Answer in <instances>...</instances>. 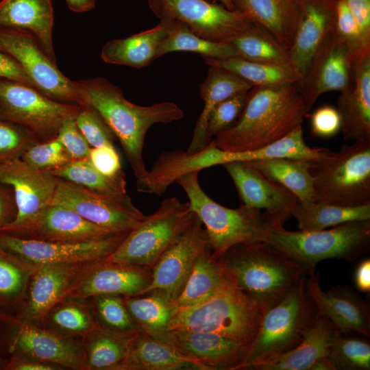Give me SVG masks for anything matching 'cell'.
Returning a JSON list of instances; mask_svg holds the SVG:
<instances>
[{
    "label": "cell",
    "mask_w": 370,
    "mask_h": 370,
    "mask_svg": "<svg viewBox=\"0 0 370 370\" xmlns=\"http://www.w3.org/2000/svg\"><path fill=\"white\" fill-rule=\"evenodd\" d=\"M309 110L298 82L280 86H254L247 92L237 120L212 140L219 149L239 152L268 145L301 125Z\"/></svg>",
    "instance_id": "obj_1"
},
{
    "label": "cell",
    "mask_w": 370,
    "mask_h": 370,
    "mask_svg": "<svg viewBox=\"0 0 370 370\" xmlns=\"http://www.w3.org/2000/svg\"><path fill=\"white\" fill-rule=\"evenodd\" d=\"M82 99L81 106L95 110L120 141L137 179L147 170L143 161L146 134L156 123L168 124L184 117L175 103L162 101L149 106L129 101L122 90L103 77L75 81Z\"/></svg>",
    "instance_id": "obj_2"
},
{
    "label": "cell",
    "mask_w": 370,
    "mask_h": 370,
    "mask_svg": "<svg viewBox=\"0 0 370 370\" xmlns=\"http://www.w3.org/2000/svg\"><path fill=\"white\" fill-rule=\"evenodd\" d=\"M236 285L264 314L305 277L308 268L271 243L236 245L221 258Z\"/></svg>",
    "instance_id": "obj_3"
},
{
    "label": "cell",
    "mask_w": 370,
    "mask_h": 370,
    "mask_svg": "<svg viewBox=\"0 0 370 370\" xmlns=\"http://www.w3.org/2000/svg\"><path fill=\"white\" fill-rule=\"evenodd\" d=\"M199 173H187L175 182L186 193L191 210L204 226L216 258H221L236 245L267 241L271 232L278 229L262 210L243 204L236 208H229L217 203L200 186Z\"/></svg>",
    "instance_id": "obj_4"
},
{
    "label": "cell",
    "mask_w": 370,
    "mask_h": 370,
    "mask_svg": "<svg viewBox=\"0 0 370 370\" xmlns=\"http://www.w3.org/2000/svg\"><path fill=\"white\" fill-rule=\"evenodd\" d=\"M262 315L259 306L234 285L199 303L176 310L167 329L215 333L249 345Z\"/></svg>",
    "instance_id": "obj_5"
},
{
    "label": "cell",
    "mask_w": 370,
    "mask_h": 370,
    "mask_svg": "<svg viewBox=\"0 0 370 370\" xmlns=\"http://www.w3.org/2000/svg\"><path fill=\"white\" fill-rule=\"evenodd\" d=\"M309 170L315 202L344 207L370 204V139L311 160Z\"/></svg>",
    "instance_id": "obj_6"
},
{
    "label": "cell",
    "mask_w": 370,
    "mask_h": 370,
    "mask_svg": "<svg viewBox=\"0 0 370 370\" xmlns=\"http://www.w3.org/2000/svg\"><path fill=\"white\" fill-rule=\"evenodd\" d=\"M304 280L305 277L280 302L263 314L258 332L237 370L249 369L262 360L288 352L303 340L317 316L305 290Z\"/></svg>",
    "instance_id": "obj_7"
},
{
    "label": "cell",
    "mask_w": 370,
    "mask_h": 370,
    "mask_svg": "<svg viewBox=\"0 0 370 370\" xmlns=\"http://www.w3.org/2000/svg\"><path fill=\"white\" fill-rule=\"evenodd\" d=\"M286 254L315 269L318 262L330 258L353 261L370 247V220L347 222L328 230L288 231L274 230L267 240Z\"/></svg>",
    "instance_id": "obj_8"
},
{
    "label": "cell",
    "mask_w": 370,
    "mask_h": 370,
    "mask_svg": "<svg viewBox=\"0 0 370 370\" xmlns=\"http://www.w3.org/2000/svg\"><path fill=\"white\" fill-rule=\"evenodd\" d=\"M195 213L177 197L162 201L153 214L125 236L106 260L151 269L161 255L190 221Z\"/></svg>",
    "instance_id": "obj_9"
},
{
    "label": "cell",
    "mask_w": 370,
    "mask_h": 370,
    "mask_svg": "<svg viewBox=\"0 0 370 370\" xmlns=\"http://www.w3.org/2000/svg\"><path fill=\"white\" fill-rule=\"evenodd\" d=\"M80 107L53 100L27 84L0 79V119L22 127L38 142L56 138Z\"/></svg>",
    "instance_id": "obj_10"
},
{
    "label": "cell",
    "mask_w": 370,
    "mask_h": 370,
    "mask_svg": "<svg viewBox=\"0 0 370 370\" xmlns=\"http://www.w3.org/2000/svg\"><path fill=\"white\" fill-rule=\"evenodd\" d=\"M0 51L18 64L40 92L60 102L82 106L75 81L59 70L32 35L0 28Z\"/></svg>",
    "instance_id": "obj_11"
},
{
    "label": "cell",
    "mask_w": 370,
    "mask_h": 370,
    "mask_svg": "<svg viewBox=\"0 0 370 370\" xmlns=\"http://www.w3.org/2000/svg\"><path fill=\"white\" fill-rule=\"evenodd\" d=\"M51 204L69 208L114 234L130 232L146 217L133 204L127 193L103 195L59 179Z\"/></svg>",
    "instance_id": "obj_12"
},
{
    "label": "cell",
    "mask_w": 370,
    "mask_h": 370,
    "mask_svg": "<svg viewBox=\"0 0 370 370\" xmlns=\"http://www.w3.org/2000/svg\"><path fill=\"white\" fill-rule=\"evenodd\" d=\"M58 182L49 171L34 168L21 158L0 161V182L12 188L17 208L14 220L2 233L26 237L51 204Z\"/></svg>",
    "instance_id": "obj_13"
},
{
    "label": "cell",
    "mask_w": 370,
    "mask_h": 370,
    "mask_svg": "<svg viewBox=\"0 0 370 370\" xmlns=\"http://www.w3.org/2000/svg\"><path fill=\"white\" fill-rule=\"evenodd\" d=\"M210 247L206 229L195 214L151 269L143 295L156 293L172 303L180 295L199 255Z\"/></svg>",
    "instance_id": "obj_14"
},
{
    "label": "cell",
    "mask_w": 370,
    "mask_h": 370,
    "mask_svg": "<svg viewBox=\"0 0 370 370\" xmlns=\"http://www.w3.org/2000/svg\"><path fill=\"white\" fill-rule=\"evenodd\" d=\"M153 14L174 19L193 34L213 41L229 42L252 23L242 14L209 0H147Z\"/></svg>",
    "instance_id": "obj_15"
},
{
    "label": "cell",
    "mask_w": 370,
    "mask_h": 370,
    "mask_svg": "<svg viewBox=\"0 0 370 370\" xmlns=\"http://www.w3.org/2000/svg\"><path fill=\"white\" fill-rule=\"evenodd\" d=\"M129 232L80 243L49 242L1 233L0 246L37 267L51 263L92 262L110 256Z\"/></svg>",
    "instance_id": "obj_16"
},
{
    "label": "cell",
    "mask_w": 370,
    "mask_h": 370,
    "mask_svg": "<svg viewBox=\"0 0 370 370\" xmlns=\"http://www.w3.org/2000/svg\"><path fill=\"white\" fill-rule=\"evenodd\" d=\"M354 57L334 27L314 53L298 82L309 110L321 95L341 92L347 86Z\"/></svg>",
    "instance_id": "obj_17"
},
{
    "label": "cell",
    "mask_w": 370,
    "mask_h": 370,
    "mask_svg": "<svg viewBox=\"0 0 370 370\" xmlns=\"http://www.w3.org/2000/svg\"><path fill=\"white\" fill-rule=\"evenodd\" d=\"M150 334L197 362L203 370H237L249 346L211 332L167 329Z\"/></svg>",
    "instance_id": "obj_18"
},
{
    "label": "cell",
    "mask_w": 370,
    "mask_h": 370,
    "mask_svg": "<svg viewBox=\"0 0 370 370\" xmlns=\"http://www.w3.org/2000/svg\"><path fill=\"white\" fill-rule=\"evenodd\" d=\"M151 281V269L103 258L86 264L66 299H87L104 294L140 296Z\"/></svg>",
    "instance_id": "obj_19"
},
{
    "label": "cell",
    "mask_w": 370,
    "mask_h": 370,
    "mask_svg": "<svg viewBox=\"0 0 370 370\" xmlns=\"http://www.w3.org/2000/svg\"><path fill=\"white\" fill-rule=\"evenodd\" d=\"M222 166L231 177L242 204L263 210L278 229L284 227L292 217L297 197L246 162H232Z\"/></svg>",
    "instance_id": "obj_20"
},
{
    "label": "cell",
    "mask_w": 370,
    "mask_h": 370,
    "mask_svg": "<svg viewBox=\"0 0 370 370\" xmlns=\"http://www.w3.org/2000/svg\"><path fill=\"white\" fill-rule=\"evenodd\" d=\"M306 273L305 290L312 300L317 314L327 317L341 334L355 332L369 337V306L360 295L345 285L324 291L315 269H308Z\"/></svg>",
    "instance_id": "obj_21"
},
{
    "label": "cell",
    "mask_w": 370,
    "mask_h": 370,
    "mask_svg": "<svg viewBox=\"0 0 370 370\" xmlns=\"http://www.w3.org/2000/svg\"><path fill=\"white\" fill-rule=\"evenodd\" d=\"M10 352L41 362L84 370L82 342L53 330L19 323Z\"/></svg>",
    "instance_id": "obj_22"
},
{
    "label": "cell",
    "mask_w": 370,
    "mask_h": 370,
    "mask_svg": "<svg viewBox=\"0 0 370 370\" xmlns=\"http://www.w3.org/2000/svg\"><path fill=\"white\" fill-rule=\"evenodd\" d=\"M336 109L345 140L370 139V46L354 57L350 81L340 92Z\"/></svg>",
    "instance_id": "obj_23"
},
{
    "label": "cell",
    "mask_w": 370,
    "mask_h": 370,
    "mask_svg": "<svg viewBox=\"0 0 370 370\" xmlns=\"http://www.w3.org/2000/svg\"><path fill=\"white\" fill-rule=\"evenodd\" d=\"M87 262L39 266L32 276L29 298L19 323H32L44 319L53 306L66 298Z\"/></svg>",
    "instance_id": "obj_24"
},
{
    "label": "cell",
    "mask_w": 370,
    "mask_h": 370,
    "mask_svg": "<svg viewBox=\"0 0 370 370\" xmlns=\"http://www.w3.org/2000/svg\"><path fill=\"white\" fill-rule=\"evenodd\" d=\"M338 1L297 0V25L289 52L292 64L302 75L314 53L335 26Z\"/></svg>",
    "instance_id": "obj_25"
},
{
    "label": "cell",
    "mask_w": 370,
    "mask_h": 370,
    "mask_svg": "<svg viewBox=\"0 0 370 370\" xmlns=\"http://www.w3.org/2000/svg\"><path fill=\"white\" fill-rule=\"evenodd\" d=\"M114 234L84 219L62 206L49 204L25 237L49 242L80 243L99 241Z\"/></svg>",
    "instance_id": "obj_26"
},
{
    "label": "cell",
    "mask_w": 370,
    "mask_h": 370,
    "mask_svg": "<svg viewBox=\"0 0 370 370\" xmlns=\"http://www.w3.org/2000/svg\"><path fill=\"white\" fill-rule=\"evenodd\" d=\"M338 331L325 317L317 318L301 343L292 349L252 365V370H311L320 358L329 355Z\"/></svg>",
    "instance_id": "obj_27"
},
{
    "label": "cell",
    "mask_w": 370,
    "mask_h": 370,
    "mask_svg": "<svg viewBox=\"0 0 370 370\" xmlns=\"http://www.w3.org/2000/svg\"><path fill=\"white\" fill-rule=\"evenodd\" d=\"M53 20L51 0L0 1V28L30 34L56 61L52 38Z\"/></svg>",
    "instance_id": "obj_28"
},
{
    "label": "cell",
    "mask_w": 370,
    "mask_h": 370,
    "mask_svg": "<svg viewBox=\"0 0 370 370\" xmlns=\"http://www.w3.org/2000/svg\"><path fill=\"white\" fill-rule=\"evenodd\" d=\"M175 20L164 17L154 27L107 42L101 49L102 60L108 64L141 69L158 58L159 48Z\"/></svg>",
    "instance_id": "obj_29"
},
{
    "label": "cell",
    "mask_w": 370,
    "mask_h": 370,
    "mask_svg": "<svg viewBox=\"0 0 370 370\" xmlns=\"http://www.w3.org/2000/svg\"><path fill=\"white\" fill-rule=\"evenodd\" d=\"M179 369L203 370L197 362L152 334L140 331L130 338L121 370Z\"/></svg>",
    "instance_id": "obj_30"
},
{
    "label": "cell",
    "mask_w": 370,
    "mask_h": 370,
    "mask_svg": "<svg viewBox=\"0 0 370 370\" xmlns=\"http://www.w3.org/2000/svg\"><path fill=\"white\" fill-rule=\"evenodd\" d=\"M234 10L260 26L288 50L295 33L297 0H232Z\"/></svg>",
    "instance_id": "obj_31"
},
{
    "label": "cell",
    "mask_w": 370,
    "mask_h": 370,
    "mask_svg": "<svg viewBox=\"0 0 370 370\" xmlns=\"http://www.w3.org/2000/svg\"><path fill=\"white\" fill-rule=\"evenodd\" d=\"M253 88L250 84L237 75L217 66H210L207 76L199 86L204 108L196 122L192 140L186 153H193L207 146L206 136L208 116L219 102L237 94L247 92Z\"/></svg>",
    "instance_id": "obj_32"
},
{
    "label": "cell",
    "mask_w": 370,
    "mask_h": 370,
    "mask_svg": "<svg viewBox=\"0 0 370 370\" xmlns=\"http://www.w3.org/2000/svg\"><path fill=\"white\" fill-rule=\"evenodd\" d=\"M234 285L224 262L209 247L199 255L184 289L171 304L175 310L191 306Z\"/></svg>",
    "instance_id": "obj_33"
},
{
    "label": "cell",
    "mask_w": 370,
    "mask_h": 370,
    "mask_svg": "<svg viewBox=\"0 0 370 370\" xmlns=\"http://www.w3.org/2000/svg\"><path fill=\"white\" fill-rule=\"evenodd\" d=\"M310 160L272 158L246 163L268 179L292 192L300 202L310 204L315 202L312 179L309 170Z\"/></svg>",
    "instance_id": "obj_34"
},
{
    "label": "cell",
    "mask_w": 370,
    "mask_h": 370,
    "mask_svg": "<svg viewBox=\"0 0 370 370\" xmlns=\"http://www.w3.org/2000/svg\"><path fill=\"white\" fill-rule=\"evenodd\" d=\"M209 66H217L237 75L254 86L273 87L299 82L301 73L293 65L251 61L241 57L205 58Z\"/></svg>",
    "instance_id": "obj_35"
},
{
    "label": "cell",
    "mask_w": 370,
    "mask_h": 370,
    "mask_svg": "<svg viewBox=\"0 0 370 370\" xmlns=\"http://www.w3.org/2000/svg\"><path fill=\"white\" fill-rule=\"evenodd\" d=\"M130 338L101 328L83 337L84 370H121L127 354Z\"/></svg>",
    "instance_id": "obj_36"
},
{
    "label": "cell",
    "mask_w": 370,
    "mask_h": 370,
    "mask_svg": "<svg viewBox=\"0 0 370 370\" xmlns=\"http://www.w3.org/2000/svg\"><path fill=\"white\" fill-rule=\"evenodd\" d=\"M301 231H317L347 222L370 220V204L356 207L297 201L293 212Z\"/></svg>",
    "instance_id": "obj_37"
},
{
    "label": "cell",
    "mask_w": 370,
    "mask_h": 370,
    "mask_svg": "<svg viewBox=\"0 0 370 370\" xmlns=\"http://www.w3.org/2000/svg\"><path fill=\"white\" fill-rule=\"evenodd\" d=\"M227 42L234 48L238 57L242 58L260 62L293 65L289 50L270 33L254 23Z\"/></svg>",
    "instance_id": "obj_38"
},
{
    "label": "cell",
    "mask_w": 370,
    "mask_h": 370,
    "mask_svg": "<svg viewBox=\"0 0 370 370\" xmlns=\"http://www.w3.org/2000/svg\"><path fill=\"white\" fill-rule=\"evenodd\" d=\"M176 51L198 53L204 59L238 57L236 50L229 42H217L201 38L175 20L173 25L159 48L158 58L164 54Z\"/></svg>",
    "instance_id": "obj_39"
},
{
    "label": "cell",
    "mask_w": 370,
    "mask_h": 370,
    "mask_svg": "<svg viewBox=\"0 0 370 370\" xmlns=\"http://www.w3.org/2000/svg\"><path fill=\"white\" fill-rule=\"evenodd\" d=\"M85 299H66L53 306L44 319L53 330L71 336H86L100 327Z\"/></svg>",
    "instance_id": "obj_40"
},
{
    "label": "cell",
    "mask_w": 370,
    "mask_h": 370,
    "mask_svg": "<svg viewBox=\"0 0 370 370\" xmlns=\"http://www.w3.org/2000/svg\"><path fill=\"white\" fill-rule=\"evenodd\" d=\"M59 180L83 186L92 191L108 195L127 193L125 175L108 177L99 172L88 158L72 160L65 165L49 171Z\"/></svg>",
    "instance_id": "obj_41"
},
{
    "label": "cell",
    "mask_w": 370,
    "mask_h": 370,
    "mask_svg": "<svg viewBox=\"0 0 370 370\" xmlns=\"http://www.w3.org/2000/svg\"><path fill=\"white\" fill-rule=\"evenodd\" d=\"M123 300L136 323L149 334L166 330L175 311L171 302L156 293L123 297Z\"/></svg>",
    "instance_id": "obj_42"
},
{
    "label": "cell",
    "mask_w": 370,
    "mask_h": 370,
    "mask_svg": "<svg viewBox=\"0 0 370 370\" xmlns=\"http://www.w3.org/2000/svg\"><path fill=\"white\" fill-rule=\"evenodd\" d=\"M90 299L93 313L101 328L127 338L143 331L131 317L123 296L104 294Z\"/></svg>",
    "instance_id": "obj_43"
},
{
    "label": "cell",
    "mask_w": 370,
    "mask_h": 370,
    "mask_svg": "<svg viewBox=\"0 0 370 370\" xmlns=\"http://www.w3.org/2000/svg\"><path fill=\"white\" fill-rule=\"evenodd\" d=\"M37 268L0 246V301L3 304L18 301Z\"/></svg>",
    "instance_id": "obj_44"
},
{
    "label": "cell",
    "mask_w": 370,
    "mask_h": 370,
    "mask_svg": "<svg viewBox=\"0 0 370 370\" xmlns=\"http://www.w3.org/2000/svg\"><path fill=\"white\" fill-rule=\"evenodd\" d=\"M334 370H369L370 345L362 339L336 336L328 356Z\"/></svg>",
    "instance_id": "obj_45"
},
{
    "label": "cell",
    "mask_w": 370,
    "mask_h": 370,
    "mask_svg": "<svg viewBox=\"0 0 370 370\" xmlns=\"http://www.w3.org/2000/svg\"><path fill=\"white\" fill-rule=\"evenodd\" d=\"M21 159L34 168L46 171L57 169L72 160L57 137L34 143Z\"/></svg>",
    "instance_id": "obj_46"
},
{
    "label": "cell",
    "mask_w": 370,
    "mask_h": 370,
    "mask_svg": "<svg viewBox=\"0 0 370 370\" xmlns=\"http://www.w3.org/2000/svg\"><path fill=\"white\" fill-rule=\"evenodd\" d=\"M75 120L90 147L114 145L116 136L99 114L92 108L81 106Z\"/></svg>",
    "instance_id": "obj_47"
},
{
    "label": "cell",
    "mask_w": 370,
    "mask_h": 370,
    "mask_svg": "<svg viewBox=\"0 0 370 370\" xmlns=\"http://www.w3.org/2000/svg\"><path fill=\"white\" fill-rule=\"evenodd\" d=\"M247 98V92L232 96L217 103L210 112L206 125V136L209 141L222 131L231 127L241 113Z\"/></svg>",
    "instance_id": "obj_48"
},
{
    "label": "cell",
    "mask_w": 370,
    "mask_h": 370,
    "mask_svg": "<svg viewBox=\"0 0 370 370\" xmlns=\"http://www.w3.org/2000/svg\"><path fill=\"white\" fill-rule=\"evenodd\" d=\"M38 141L26 130L0 119V161L21 158Z\"/></svg>",
    "instance_id": "obj_49"
},
{
    "label": "cell",
    "mask_w": 370,
    "mask_h": 370,
    "mask_svg": "<svg viewBox=\"0 0 370 370\" xmlns=\"http://www.w3.org/2000/svg\"><path fill=\"white\" fill-rule=\"evenodd\" d=\"M334 27L337 36L354 56L370 46L364 43L358 26L344 0L338 1Z\"/></svg>",
    "instance_id": "obj_50"
},
{
    "label": "cell",
    "mask_w": 370,
    "mask_h": 370,
    "mask_svg": "<svg viewBox=\"0 0 370 370\" xmlns=\"http://www.w3.org/2000/svg\"><path fill=\"white\" fill-rule=\"evenodd\" d=\"M56 137L71 160L88 158L91 147L79 130L75 118L64 123Z\"/></svg>",
    "instance_id": "obj_51"
},
{
    "label": "cell",
    "mask_w": 370,
    "mask_h": 370,
    "mask_svg": "<svg viewBox=\"0 0 370 370\" xmlns=\"http://www.w3.org/2000/svg\"><path fill=\"white\" fill-rule=\"evenodd\" d=\"M88 160L101 174L108 177L124 175L119 155L114 145L91 147Z\"/></svg>",
    "instance_id": "obj_52"
},
{
    "label": "cell",
    "mask_w": 370,
    "mask_h": 370,
    "mask_svg": "<svg viewBox=\"0 0 370 370\" xmlns=\"http://www.w3.org/2000/svg\"><path fill=\"white\" fill-rule=\"evenodd\" d=\"M312 133L320 137H330L341 130V119L336 108L325 106L318 108L310 119Z\"/></svg>",
    "instance_id": "obj_53"
},
{
    "label": "cell",
    "mask_w": 370,
    "mask_h": 370,
    "mask_svg": "<svg viewBox=\"0 0 370 370\" xmlns=\"http://www.w3.org/2000/svg\"><path fill=\"white\" fill-rule=\"evenodd\" d=\"M355 19L364 43L370 45V0H344Z\"/></svg>",
    "instance_id": "obj_54"
},
{
    "label": "cell",
    "mask_w": 370,
    "mask_h": 370,
    "mask_svg": "<svg viewBox=\"0 0 370 370\" xmlns=\"http://www.w3.org/2000/svg\"><path fill=\"white\" fill-rule=\"evenodd\" d=\"M17 212L12 188L0 182V234L14 220Z\"/></svg>",
    "instance_id": "obj_55"
},
{
    "label": "cell",
    "mask_w": 370,
    "mask_h": 370,
    "mask_svg": "<svg viewBox=\"0 0 370 370\" xmlns=\"http://www.w3.org/2000/svg\"><path fill=\"white\" fill-rule=\"evenodd\" d=\"M0 79L16 81L35 88L31 79L18 64L1 51H0Z\"/></svg>",
    "instance_id": "obj_56"
},
{
    "label": "cell",
    "mask_w": 370,
    "mask_h": 370,
    "mask_svg": "<svg viewBox=\"0 0 370 370\" xmlns=\"http://www.w3.org/2000/svg\"><path fill=\"white\" fill-rule=\"evenodd\" d=\"M4 367L9 370H57L62 369V367L57 365L15 354H13L9 362L5 363Z\"/></svg>",
    "instance_id": "obj_57"
},
{
    "label": "cell",
    "mask_w": 370,
    "mask_h": 370,
    "mask_svg": "<svg viewBox=\"0 0 370 370\" xmlns=\"http://www.w3.org/2000/svg\"><path fill=\"white\" fill-rule=\"evenodd\" d=\"M354 282L356 287L362 292L370 291V259L363 260L357 267Z\"/></svg>",
    "instance_id": "obj_58"
},
{
    "label": "cell",
    "mask_w": 370,
    "mask_h": 370,
    "mask_svg": "<svg viewBox=\"0 0 370 370\" xmlns=\"http://www.w3.org/2000/svg\"><path fill=\"white\" fill-rule=\"evenodd\" d=\"M69 8L73 12L82 13L92 10L96 0H65Z\"/></svg>",
    "instance_id": "obj_59"
},
{
    "label": "cell",
    "mask_w": 370,
    "mask_h": 370,
    "mask_svg": "<svg viewBox=\"0 0 370 370\" xmlns=\"http://www.w3.org/2000/svg\"><path fill=\"white\" fill-rule=\"evenodd\" d=\"M221 3V5H223L225 8L227 9L234 11V6L232 0H219Z\"/></svg>",
    "instance_id": "obj_60"
},
{
    "label": "cell",
    "mask_w": 370,
    "mask_h": 370,
    "mask_svg": "<svg viewBox=\"0 0 370 370\" xmlns=\"http://www.w3.org/2000/svg\"><path fill=\"white\" fill-rule=\"evenodd\" d=\"M5 363L4 364L3 360L0 358V367H4Z\"/></svg>",
    "instance_id": "obj_61"
},
{
    "label": "cell",
    "mask_w": 370,
    "mask_h": 370,
    "mask_svg": "<svg viewBox=\"0 0 370 370\" xmlns=\"http://www.w3.org/2000/svg\"><path fill=\"white\" fill-rule=\"evenodd\" d=\"M210 1V0H209Z\"/></svg>",
    "instance_id": "obj_62"
}]
</instances>
